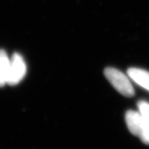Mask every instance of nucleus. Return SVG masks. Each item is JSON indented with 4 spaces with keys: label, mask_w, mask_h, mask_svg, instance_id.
<instances>
[{
    "label": "nucleus",
    "mask_w": 149,
    "mask_h": 149,
    "mask_svg": "<svg viewBox=\"0 0 149 149\" xmlns=\"http://www.w3.org/2000/svg\"><path fill=\"white\" fill-rule=\"evenodd\" d=\"M10 59L5 50L0 49V87L6 85L9 71Z\"/></svg>",
    "instance_id": "39448f33"
},
{
    "label": "nucleus",
    "mask_w": 149,
    "mask_h": 149,
    "mask_svg": "<svg viewBox=\"0 0 149 149\" xmlns=\"http://www.w3.org/2000/svg\"><path fill=\"white\" fill-rule=\"evenodd\" d=\"M129 77L149 91V72L139 68H130L127 71Z\"/></svg>",
    "instance_id": "20e7f679"
},
{
    "label": "nucleus",
    "mask_w": 149,
    "mask_h": 149,
    "mask_svg": "<svg viewBox=\"0 0 149 149\" xmlns=\"http://www.w3.org/2000/svg\"><path fill=\"white\" fill-rule=\"evenodd\" d=\"M138 107L140 113L143 116L144 118L149 123V103L142 100V101L139 102Z\"/></svg>",
    "instance_id": "423d86ee"
},
{
    "label": "nucleus",
    "mask_w": 149,
    "mask_h": 149,
    "mask_svg": "<svg viewBox=\"0 0 149 149\" xmlns=\"http://www.w3.org/2000/svg\"><path fill=\"white\" fill-rule=\"evenodd\" d=\"M104 74L110 83L121 95L126 97H132L134 95V89L130 81L121 71L115 68L108 67L104 69Z\"/></svg>",
    "instance_id": "f257e3e1"
},
{
    "label": "nucleus",
    "mask_w": 149,
    "mask_h": 149,
    "mask_svg": "<svg viewBox=\"0 0 149 149\" xmlns=\"http://www.w3.org/2000/svg\"><path fill=\"white\" fill-rule=\"evenodd\" d=\"M126 123L130 132L139 137L147 125V121L140 112L129 110L126 113Z\"/></svg>",
    "instance_id": "7ed1b4c3"
},
{
    "label": "nucleus",
    "mask_w": 149,
    "mask_h": 149,
    "mask_svg": "<svg viewBox=\"0 0 149 149\" xmlns=\"http://www.w3.org/2000/svg\"><path fill=\"white\" fill-rule=\"evenodd\" d=\"M26 72V66L24 59L19 53H15L10 59L7 84L10 85H17L24 78Z\"/></svg>",
    "instance_id": "f03ea898"
}]
</instances>
